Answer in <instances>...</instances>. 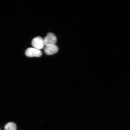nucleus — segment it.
I'll return each instance as SVG.
<instances>
[{
	"mask_svg": "<svg viewBox=\"0 0 130 130\" xmlns=\"http://www.w3.org/2000/svg\"><path fill=\"white\" fill-rule=\"evenodd\" d=\"M32 45L34 48L38 50L43 49L44 47L43 39L40 37H37L32 40Z\"/></svg>",
	"mask_w": 130,
	"mask_h": 130,
	"instance_id": "nucleus-2",
	"label": "nucleus"
},
{
	"mask_svg": "<svg viewBox=\"0 0 130 130\" xmlns=\"http://www.w3.org/2000/svg\"><path fill=\"white\" fill-rule=\"evenodd\" d=\"M58 47L56 45L45 46L44 49V52L45 54L48 55H53L58 52Z\"/></svg>",
	"mask_w": 130,
	"mask_h": 130,
	"instance_id": "nucleus-4",
	"label": "nucleus"
},
{
	"mask_svg": "<svg viewBox=\"0 0 130 130\" xmlns=\"http://www.w3.org/2000/svg\"><path fill=\"white\" fill-rule=\"evenodd\" d=\"M26 56L30 57H40L42 56V52L40 50L32 48H30L26 50L25 53Z\"/></svg>",
	"mask_w": 130,
	"mask_h": 130,
	"instance_id": "nucleus-3",
	"label": "nucleus"
},
{
	"mask_svg": "<svg viewBox=\"0 0 130 130\" xmlns=\"http://www.w3.org/2000/svg\"><path fill=\"white\" fill-rule=\"evenodd\" d=\"M44 43L45 46L56 45L57 42V38L56 35L52 32L47 34L46 36L43 39Z\"/></svg>",
	"mask_w": 130,
	"mask_h": 130,
	"instance_id": "nucleus-1",
	"label": "nucleus"
},
{
	"mask_svg": "<svg viewBox=\"0 0 130 130\" xmlns=\"http://www.w3.org/2000/svg\"><path fill=\"white\" fill-rule=\"evenodd\" d=\"M17 126L15 123L13 122L8 123L5 126V130H16Z\"/></svg>",
	"mask_w": 130,
	"mask_h": 130,
	"instance_id": "nucleus-5",
	"label": "nucleus"
}]
</instances>
